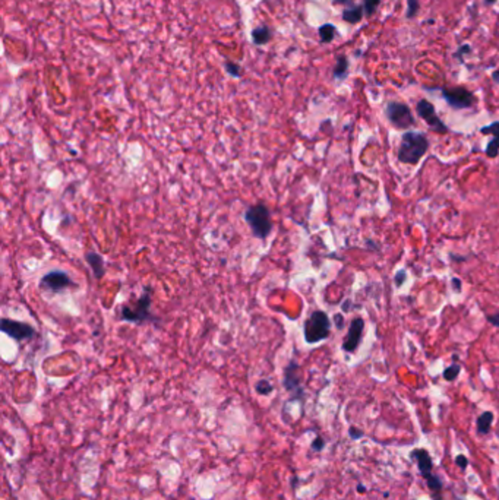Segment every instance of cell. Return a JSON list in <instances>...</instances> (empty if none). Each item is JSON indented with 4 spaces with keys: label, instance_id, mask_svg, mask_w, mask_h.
Wrapping results in <instances>:
<instances>
[{
    "label": "cell",
    "instance_id": "6da1fadb",
    "mask_svg": "<svg viewBox=\"0 0 499 500\" xmlns=\"http://www.w3.org/2000/svg\"><path fill=\"white\" fill-rule=\"evenodd\" d=\"M428 148H429V140L425 133L409 130L402 135L397 158L402 164L416 166L422 160V157L428 153Z\"/></svg>",
    "mask_w": 499,
    "mask_h": 500
},
{
    "label": "cell",
    "instance_id": "7a4b0ae2",
    "mask_svg": "<svg viewBox=\"0 0 499 500\" xmlns=\"http://www.w3.org/2000/svg\"><path fill=\"white\" fill-rule=\"evenodd\" d=\"M330 331H331V320L322 310L312 312L310 316L305 320L303 333L307 344H316L327 339L330 336Z\"/></svg>",
    "mask_w": 499,
    "mask_h": 500
},
{
    "label": "cell",
    "instance_id": "3957f363",
    "mask_svg": "<svg viewBox=\"0 0 499 500\" xmlns=\"http://www.w3.org/2000/svg\"><path fill=\"white\" fill-rule=\"evenodd\" d=\"M245 221L248 222L253 236L258 238H266L273 230V220L268 208L263 204H256L246 209Z\"/></svg>",
    "mask_w": 499,
    "mask_h": 500
},
{
    "label": "cell",
    "instance_id": "277c9868",
    "mask_svg": "<svg viewBox=\"0 0 499 500\" xmlns=\"http://www.w3.org/2000/svg\"><path fill=\"white\" fill-rule=\"evenodd\" d=\"M151 307V288L145 287L142 295L137 300V303L133 306L123 305L122 310H120V318L125 322L129 323H135V325H141L147 320L153 319V315L150 312Z\"/></svg>",
    "mask_w": 499,
    "mask_h": 500
},
{
    "label": "cell",
    "instance_id": "5b68a950",
    "mask_svg": "<svg viewBox=\"0 0 499 500\" xmlns=\"http://www.w3.org/2000/svg\"><path fill=\"white\" fill-rule=\"evenodd\" d=\"M441 95L446 101V104L454 110H466L472 109L476 103V97L470 89L466 86H451V88H441Z\"/></svg>",
    "mask_w": 499,
    "mask_h": 500
},
{
    "label": "cell",
    "instance_id": "8992f818",
    "mask_svg": "<svg viewBox=\"0 0 499 500\" xmlns=\"http://www.w3.org/2000/svg\"><path fill=\"white\" fill-rule=\"evenodd\" d=\"M385 114L389 123L395 129L405 130L415 125V116L410 107L400 101H389L385 107Z\"/></svg>",
    "mask_w": 499,
    "mask_h": 500
},
{
    "label": "cell",
    "instance_id": "52a82bcc",
    "mask_svg": "<svg viewBox=\"0 0 499 500\" xmlns=\"http://www.w3.org/2000/svg\"><path fill=\"white\" fill-rule=\"evenodd\" d=\"M416 113L419 114V117L429 126L430 129L436 133H448V127L444 122L439 119V116L436 114V110L433 107V104L428 101V99H420L416 104Z\"/></svg>",
    "mask_w": 499,
    "mask_h": 500
},
{
    "label": "cell",
    "instance_id": "ba28073f",
    "mask_svg": "<svg viewBox=\"0 0 499 500\" xmlns=\"http://www.w3.org/2000/svg\"><path fill=\"white\" fill-rule=\"evenodd\" d=\"M0 329L2 332H5L6 335H9L11 338H14L15 341H24V339H29L35 335V329L25 322H19V320L8 319L3 318L0 322Z\"/></svg>",
    "mask_w": 499,
    "mask_h": 500
},
{
    "label": "cell",
    "instance_id": "9c48e42d",
    "mask_svg": "<svg viewBox=\"0 0 499 500\" xmlns=\"http://www.w3.org/2000/svg\"><path fill=\"white\" fill-rule=\"evenodd\" d=\"M70 285H73V281L63 271H50L40 281V287H41L42 290H47V291L52 292L62 291V290L68 288Z\"/></svg>",
    "mask_w": 499,
    "mask_h": 500
},
{
    "label": "cell",
    "instance_id": "30bf717a",
    "mask_svg": "<svg viewBox=\"0 0 499 500\" xmlns=\"http://www.w3.org/2000/svg\"><path fill=\"white\" fill-rule=\"evenodd\" d=\"M363 329H365V322L361 318H354L351 320L348 332L343 339V349L346 353H354L359 348L363 336Z\"/></svg>",
    "mask_w": 499,
    "mask_h": 500
},
{
    "label": "cell",
    "instance_id": "8fae6325",
    "mask_svg": "<svg viewBox=\"0 0 499 500\" xmlns=\"http://www.w3.org/2000/svg\"><path fill=\"white\" fill-rule=\"evenodd\" d=\"M284 388L294 393L296 398L303 395V389L300 385V367L294 360H291L284 369Z\"/></svg>",
    "mask_w": 499,
    "mask_h": 500
},
{
    "label": "cell",
    "instance_id": "7c38bea8",
    "mask_svg": "<svg viewBox=\"0 0 499 500\" xmlns=\"http://www.w3.org/2000/svg\"><path fill=\"white\" fill-rule=\"evenodd\" d=\"M480 133L482 135H492V139L489 140L487 146H486L485 153L487 157L490 158H495L498 157L499 154V122H493L490 125L483 126L480 129Z\"/></svg>",
    "mask_w": 499,
    "mask_h": 500
},
{
    "label": "cell",
    "instance_id": "4fadbf2b",
    "mask_svg": "<svg viewBox=\"0 0 499 500\" xmlns=\"http://www.w3.org/2000/svg\"><path fill=\"white\" fill-rule=\"evenodd\" d=\"M410 458L417 462L419 471L423 475V478L428 477L429 474H432L433 462H432V458H430L428 451H425V449H415V451L410 452Z\"/></svg>",
    "mask_w": 499,
    "mask_h": 500
},
{
    "label": "cell",
    "instance_id": "5bb4252c",
    "mask_svg": "<svg viewBox=\"0 0 499 500\" xmlns=\"http://www.w3.org/2000/svg\"><path fill=\"white\" fill-rule=\"evenodd\" d=\"M85 259H86V262L89 265V268H91L94 277L97 278V279H101L103 275H104V272H106V264H104L103 256L98 255L97 252L91 250V252H86Z\"/></svg>",
    "mask_w": 499,
    "mask_h": 500
},
{
    "label": "cell",
    "instance_id": "9a60e30c",
    "mask_svg": "<svg viewBox=\"0 0 499 500\" xmlns=\"http://www.w3.org/2000/svg\"><path fill=\"white\" fill-rule=\"evenodd\" d=\"M363 16H365V8H363V5H353V6L344 9L343 14H341L343 21L351 24V25H356V24L361 22Z\"/></svg>",
    "mask_w": 499,
    "mask_h": 500
},
{
    "label": "cell",
    "instance_id": "2e32d148",
    "mask_svg": "<svg viewBox=\"0 0 499 500\" xmlns=\"http://www.w3.org/2000/svg\"><path fill=\"white\" fill-rule=\"evenodd\" d=\"M271 38H273V31L266 25H261L252 31V41L256 45H265Z\"/></svg>",
    "mask_w": 499,
    "mask_h": 500
},
{
    "label": "cell",
    "instance_id": "e0dca14e",
    "mask_svg": "<svg viewBox=\"0 0 499 500\" xmlns=\"http://www.w3.org/2000/svg\"><path fill=\"white\" fill-rule=\"evenodd\" d=\"M347 75H348V57L344 55L337 56L335 66H334L333 70V76L335 79H338V81H343V79H346Z\"/></svg>",
    "mask_w": 499,
    "mask_h": 500
},
{
    "label": "cell",
    "instance_id": "ac0fdd59",
    "mask_svg": "<svg viewBox=\"0 0 499 500\" xmlns=\"http://www.w3.org/2000/svg\"><path fill=\"white\" fill-rule=\"evenodd\" d=\"M492 423H493V413H490V411L482 413L477 418V433L487 434L492 429Z\"/></svg>",
    "mask_w": 499,
    "mask_h": 500
},
{
    "label": "cell",
    "instance_id": "d6986e66",
    "mask_svg": "<svg viewBox=\"0 0 499 500\" xmlns=\"http://www.w3.org/2000/svg\"><path fill=\"white\" fill-rule=\"evenodd\" d=\"M319 40L324 44H330L337 37V28L333 24H324L318 28Z\"/></svg>",
    "mask_w": 499,
    "mask_h": 500
},
{
    "label": "cell",
    "instance_id": "ffe728a7",
    "mask_svg": "<svg viewBox=\"0 0 499 500\" xmlns=\"http://www.w3.org/2000/svg\"><path fill=\"white\" fill-rule=\"evenodd\" d=\"M419 11H420V0H407V11H405L407 19L416 18Z\"/></svg>",
    "mask_w": 499,
    "mask_h": 500
},
{
    "label": "cell",
    "instance_id": "44dd1931",
    "mask_svg": "<svg viewBox=\"0 0 499 500\" xmlns=\"http://www.w3.org/2000/svg\"><path fill=\"white\" fill-rule=\"evenodd\" d=\"M425 480H426V483H428V487L430 488V491H433V493H441V490H442V483H441L439 477H436V475H433V474H429L428 477H425Z\"/></svg>",
    "mask_w": 499,
    "mask_h": 500
},
{
    "label": "cell",
    "instance_id": "7402d4cb",
    "mask_svg": "<svg viewBox=\"0 0 499 500\" xmlns=\"http://www.w3.org/2000/svg\"><path fill=\"white\" fill-rule=\"evenodd\" d=\"M460 372H461V366L454 363V364H451L449 367H446L444 370V379L445 380H448V382L456 380L458 377V375H460Z\"/></svg>",
    "mask_w": 499,
    "mask_h": 500
},
{
    "label": "cell",
    "instance_id": "603a6c76",
    "mask_svg": "<svg viewBox=\"0 0 499 500\" xmlns=\"http://www.w3.org/2000/svg\"><path fill=\"white\" fill-rule=\"evenodd\" d=\"M381 5V0H363V8H365V15L368 18L374 16L375 12L378 11Z\"/></svg>",
    "mask_w": 499,
    "mask_h": 500
},
{
    "label": "cell",
    "instance_id": "cb8c5ba5",
    "mask_svg": "<svg viewBox=\"0 0 499 500\" xmlns=\"http://www.w3.org/2000/svg\"><path fill=\"white\" fill-rule=\"evenodd\" d=\"M255 389H256V392H258L259 395H269V393L273 392L274 386H273V383H271L269 380H266V379H261V380L256 383Z\"/></svg>",
    "mask_w": 499,
    "mask_h": 500
},
{
    "label": "cell",
    "instance_id": "d4e9b609",
    "mask_svg": "<svg viewBox=\"0 0 499 500\" xmlns=\"http://www.w3.org/2000/svg\"><path fill=\"white\" fill-rule=\"evenodd\" d=\"M472 53H473V48L470 44H461V45L457 48V52L454 53V57L458 59L460 62H463V57L472 55Z\"/></svg>",
    "mask_w": 499,
    "mask_h": 500
},
{
    "label": "cell",
    "instance_id": "484cf974",
    "mask_svg": "<svg viewBox=\"0 0 499 500\" xmlns=\"http://www.w3.org/2000/svg\"><path fill=\"white\" fill-rule=\"evenodd\" d=\"M224 69L227 70L232 76H236V78H240V75H242V70H240V66L239 65H236V63H233V62H224Z\"/></svg>",
    "mask_w": 499,
    "mask_h": 500
},
{
    "label": "cell",
    "instance_id": "4316f807",
    "mask_svg": "<svg viewBox=\"0 0 499 500\" xmlns=\"http://www.w3.org/2000/svg\"><path fill=\"white\" fill-rule=\"evenodd\" d=\"M405 277H407V272L404 271V269H400L397 274H395V277H394V282H395V287L397 288H400L402 285V282L405 281Z\"/></svg>",
    "mask_w": 499,
    "mask_h": 500
},
{
    "label": "cell",
    "instance_id": "83f0119b",
    "mask_svg": "<svg viewBox=\"0 0 499 500\" xmlns=\"http://www.w3.org/2000/svg\"><path fill=\"white\" fill-rule=\"evenodd\" d=\"M312 451H315V452H321L324 447H325V440L322 439V437H315V440L312 442Z\"/></svg>",
    "mask_w": 499,
    "mask_h": 500
},
{
    "label": "cell",
    "instance_id": "f1b7e54d",
    "mask_svg": "<svg viewBox=\"0 0 499 500\" xmlns=\"http://www.w3.org/2000/svg\"><path fill=\"white\" fill-rule=\"evenodd\" d=\"M456 464H457V467H460L463 471L469 467V459H467V457L466 455H457V458H456Z\"/></svg>",
    "mask_w": 499,
    "mask_h": 500
},
{
    "label": "cell",
    "instance_id": "f546056e",
    "mask_svg": "<svg viewBox=\"0 0 499 500\" xmlns=\"http://www.w3.org/2000/svg\"><path fill=\"white\" fill-rule=\"evenodd\" d=\"M348 434L353 440H357V439H361L363 437V431L360 429H356V427H350L348 430Z\"/></svg>",
    "mask_w": 499,
    "mask_h": 500
},
{
    "label": "cell",
    "instance_id": "4dcf8cb0",
    "mask_svg": "<svg viewBox=\"0 0 499 500\" xmlns=\"http://www.w3.org/2000/svg\"><path fill=\"white\" fill-rule=\"evenodd\" d=\"M486 320H487L490 325H493V326L499 328V312L498 313H495V315H487V316H486Z\"/></svg>",
    "mask_w": 499,
    "mask_h": 500
},
{
    "label": "cell",
    "instance_id": "1f68e13d",
    "mask_svg": "<svg viewBox=\"0 0 499 500\" xmlns=\"http://www.w3.org/2000/svg\"><path fill=\"white\" fill-rule=\"evenodd\" d=\"M451 284H452L451 287H452L454 291L456 292L461 291V279H460V278H452V279H451Z\"/></svg>",
    "mask_w": 499,
    "mask_h": 500
},
{
    "label": "cell",
    "instance_id": "d6a6232c",
    "mask_svg": "<svg viewBox=\"0 0 499 500\" xmlns=\"http://www.w3.org/2000/svg\"><path fill=\"white\" fill-rule=\"evenodd\" d=\"M334 322H335V325H337V328H338V329H343V328H344L343 315H335V316H334Z\"/></svg>",
    "mask_w": 499,
    "mask_h": 500
},
{
    "label": "cell",
    "instance_id": "836d02e7",
    "mask_svg": "<svg viewBox=\"0 0 499 500\" xmlns=\"http://www.w3.org/2000/svg\"><path fill=\"white\" fill-rule=\"evenodd\" d=\"M354 0H333V3L334 5H343V6H353L354 3H353Z\"/></svg>",
    "mask_w": 499,
    "mask_h": 500
},
{
    "label": "cell",
    "instance_id": "e575fe53",
    "mask_svg": "<svg viewBox=\"0 0 499 500\" xmlns=\"http://www.w3.org/2000/svg\"><path fill=\"white\" fill-rule=\"evenodd\" d=\"M492 79H493V81H495L496 83H499V69L493 70V72H492Z\"/></svg>",
    "mask_w": 499,
    "mask_h": 500
},
{
    "label": "cell",
    "instance_id": "d590c367",
    "mask_svg": "<svg viewBox=\"0 0 499 500\" xmlns=\"http://www.w3.org/2000/svg\"><path fill=\"white\" fill-rule=\"evenodd\" d=\"M451 259H454V261H466V258H463V256H456V255H451Z\"/></svg>",
    "mask_w": 499,
    "mask_h": 500
},
{
    "label": "cell",
    "instance_id": "8d00e7d4",
    "mask_svg": "<svg viewBox=\"0 0 499 500\" xmlns=\"http://www.w3.org/2000/svg\"><path fill=\"white\" fill-rule=\"evenodd\" d=\"M498 0H483V3H485L486 6H492V5H495Z\"/></svg>",
    "mask_w": 499,
    "mask_h": 500
},
{
    "label": "cell",
    "instance_id": "74e56055",
    "mask_svg": "<svg viewBox=\"0 0 499 500\" xmlns=\"http://www.w3.org/2000/svg\"><path fill=\"white\" fill-rule=\"evenodd\" d=\"M357 491H359V493H361V494H363V493H366V487L363 486V484H359V486H357Z\"/></svg>",
    "mask_w": 499,
    "mask_h": 500
},
{
    "label": "cell",
    "instance_id": "f35d334b",
    "mask_svg": "<svg viewBox=\"0 0 499 500\" xmlns=\"http://www.w3.org/2000/svg\"><path fill=\"white\" fill-rule=\"evenodd\" d=\"M498 486H499V481H498Z\"/></svg>",
    "mask_w": 499,
    "mask_h": 500
}]
</instances>
